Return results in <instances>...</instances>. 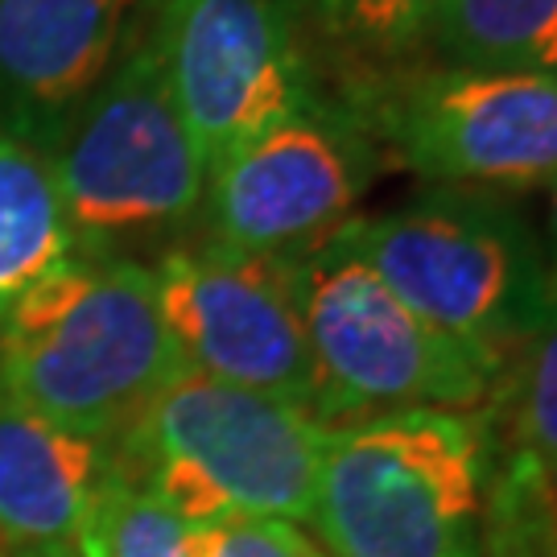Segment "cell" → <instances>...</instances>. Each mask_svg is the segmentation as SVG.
<instances>
[{
	"label": "cell",
	"instance_id": "obj_10",
	"mask_svg": "<svg viewBox=\"0 0 557 557\" xmlns=\"http://www.w3.org/2000/svg\"><path fill=\"white\" fill-rule=\"evenodd\" d=\"M153 285L190 372L314 413V359L285 260L252 257L220 239H195L161 252Z\"/></svg>",
	"mask_w": 557,
	"mask_h": 557
},
{
	"label": "cell",
	"instance_id": "obj_13",
	"mask_svg": "<svg viewBox=\"0 0 557 557\" xmlns=\"http://www.w3.org/2000/svg\"><path fill=\"white\" fill-rule=\"evenodd\" d=\"M75 257L79 239L50 161L0 133V319Z\"/></svg>",
	"mask_w": 557,
	"mask_h": 557
},
{
	"label": "cell",
	"instance_id": "obj_16",
	"mask_svg": "<svg viewBox=\"0 0 557 557\" xmlns=\"http://www.w3.org/2000/svg\"><path fill=\"white\" fill-rule=\"evenodd\" d=\"M199 533L170 504L112 467L71 545L79 557H195Z\"/></svg>",
	"mask_w": 557,
	"mask_h": 557
},
{
	"label": "cell",
	"instance_id": "obj_21",
	"mask_svg": "<svg viewBox=\"0 0 557 557\" xmlns=\"http://www.w3.org/2000/svg\"><path fill=\"white\" fill-rule=\"evenodd\" d=\"M554 298H557V178H554Z\"/></svg>",
	"mask_w": 557,
	"mask_h": 557
},
{
	"label": "cell",
	"instance_id": "obj_6",
	"mask_svg": "<svg viewBox=\"0 0 557 557\" xmlns=\"http://www.w3.org/2000/svg\"><path fill=\"white\" fill-rule=\"evenodd\" d=\"M46 161L83 257H116L120 239L174 232L199 215L207 161L170 96L153 21L137 38L128 34Z\"/></svg>",
	"mask_w": 557,
	"mask_h": 557
},
{
	"label": "cell",
	"instance_id": "obj_20",
	"mask_svg": "<svg viewBox=\"0 0 557 557\" xmlns=\"http://www.w3.org/2000/svg\"><path fill=\"white\" fill-rule=\"evenodd\" d=\"M13 557H79L71 541H54V545H29V549H17Z\"/></svg>",
	"mask_w": 557,
	"mask_h": 557
},
{
	"label": "cell",
	"instance_id": "obj_14",
	"mask_svg": "<svg viewBox=\"0 0 557 557\" xmlns=\"http://www.w3.org/2000/svg\"><path fill=\"white\" fill-rule=\"evenodd\" d=\"M425 41L450 66L557 79V0H434Z\"/></svg>",
	"mask_w": 557,
	"mask_h": 557
},
{
	"label": "cell",
	"instance_id": "obj_9",
	"mask_svg": "<svg viewBox=\"0 0 557 557\" xmlns=\"http://www.w3.org/2000/svg\"><path fill=\"white\" fill-rule=\"evenodd\" d=\"M153 38L207 174L264 128L322 100L289 0H161Z\"/></svg>",
	"mask_w": 557,
	"mask_h": 557
},
{
	"label": "cell",
	"instance_id": "obj_4",
	"mask_svg": "<svg viewBox=\"0 0 557 557\" xmlns=\"http://www.w3.org/2000/svg\"><path fill=\"white\" fill-rule=\"evenodd\" d=\"M335 236L376 269L418 319L504 359L554 310V277L517 207L462 186L351 215Z\"/></svg>",
	"mask_w": 557,
	"mask_h": 557
},
{
	"label": "cell",
	"instance_id": "obj_2",
	"mask_svg": "<svg viewBox=\"0 0 557 557\" xmlns=\"http://www.w3.org/2000/svg\"><path fill=\"white\" fill-rule=\"evenodd\" d=\"M492 483V421L475 409L343 421L326 438L310 529L331 557H483Z\"/></svg>",
	"mask_w": 557,
	"mask_h": 557
},
{
	"label": "cell",
	"instance_id": "obj_1",
	"mask_svg": "<svg viewBox=\"0 0 557 557\" xmlns=\"http://www.w3.org/2000/svg\"><path fill=\"white\" fill-rule=\"evenodd\" d=\"M186 368L153 269L75 257L0 319V397L79 438H116Z\"/></svg>",
	"mask_w": 557,
	"mask_h": 557
},
{
	"label": "cell",
	"instance_id": "obj_18",
	"mask_svg": "<svg viewBox=\"0 0 557 557\" xmlns=\"http://www.w3.org/2000/svg\"><path fill=\"white\" fill-rule=\"evenodd\" d=\"M517 455L537 467L545 492L557 504V298L549 319L524 343L517 388Z\"/></svg>",
	"mask_w": 557,
	"mask_h": 557
},
{
	"label": "cell",
	"instance_id": "obj_7",
	"mask_svg": "<svg viewBox=\"0 0 557 557\" xmlns=\"http://www.w3.org/2000/svg\"><path fill=\"white\" fill-rule=\"evenodd\" d=\"M347 100L384 158L438 186L524 190L557 178V79L479 66L376 71Z\"/></svg>",
	"mask_w": 557,
	"mask_h": 557
},
{
	"label": "cell",
	"instance_id": "obj_11",
	"mask_svg": "<svg viewBox=\"0 0 557 557\" xmlns=\"http://www.w3.org/2000/svg\"><path fill=\"white\" fill-rule=\"evenodd\" d=\"M140 0H0V133L54 153L128 41Z\"/></svg>",
	"mask_w": 557,
	"mask_h": 557
},
{
	"label": "cell",
	"instance_id": "obj_8",
	"mask_svg": "<svg viewBox=\"0 0 557 557\" xmlns=\"http://www.w3.org/2000/svg\"><path fill=\"white\" fill-rule=\"evenodd\" d=\"M384 149L351 100H314L207 174V239L289 260L351 220Z\"/></svg>",
	"mask_w": 557,
	"mask_h": 557
},
{
	"label": "cell",
	"instance_id": "obj_12",
	"mask_svg": "<svg viewBox=\"0 0 557 557\" xmlns=\"http://www.w3.org/2000/svg\"><path fill=\"white\" fill-rule=\"evenodd\" d=\"M116 455L0 397V541L29 549L75 541Z\"/></svg>",
	"mask_w": 557,
	"mask_h": 557
},
{
	"label": "cell",
	"instance_id": "obj_5",
	"mask_svg": "<svg viewBox=\"0 0 557 557\" xmlns=\"http://www.w3.org/2000/svg\"><path fill=\"white\" fill-rule=\"evenodd\" d=\"M285 277L314 359L319 421L479 409L492 397L504 359L418 319L335 232L285 260Z\"/></svg>",
	"mask_w": 557,
	"mask_h": 557
},
{
	"label": "cell",
	"instance_id": "obj_19",
	"mask_svg": "<svg viewBox=\"0 0 557 557\" xmlns=\"http://www.w3.org/2000/svg\"><path fill=\"white\" fill-rule=\"evenodd\" d=\"M195 557H331L294 520L277 517H239L223 520L199 533Z\"/></svg>",
	"mask_w": 557,
	"mask_h": 557
},
{
	"label": "cell",
	"instance_id": "obj_3",
	"mask_svg": "<svg viewBox=\"0 0 557 557\" xmlns=\"http://www.w3.org/2000/svg\"><path fill=\"white\" fill-rule=\"evenodd\" d=\"M331 425L310 409L182 372L116 438V471L186 524L310 520Z\"/></svg>",
	"mask_w": 557,
	"mask_h": 557
},
{
	"label": "cell",
	"instance_id": "obj_15",
	"mask_svg": "<svg viewBox=\"0 0 557 557\" xmlns=\"http://www.w3.org/2000/svg\"><path fill=\"white\" fill-rule=\"evenodd\" d=\"M289 9L322 46L376 75V66L397 71V59L425 41L434 0H289Z\"/></svg>",
	"mask_w": 557,
	"mask_h": 557
},
{
	"label": "cell",
	"instance_id": "obj_17",
	"mask_svg": "<svg viewBox=\"0 0 557 557\" xmlns=\"http://www.w3.org/2000/svg\"><path fill=\"white\" fill-rule=\"evenodd\" d=\"M483 557H557V504L524 455L492 483Z\"/></svg>",
	"mask_w": 557,
	"mask_h": 557
}]
</instances>
